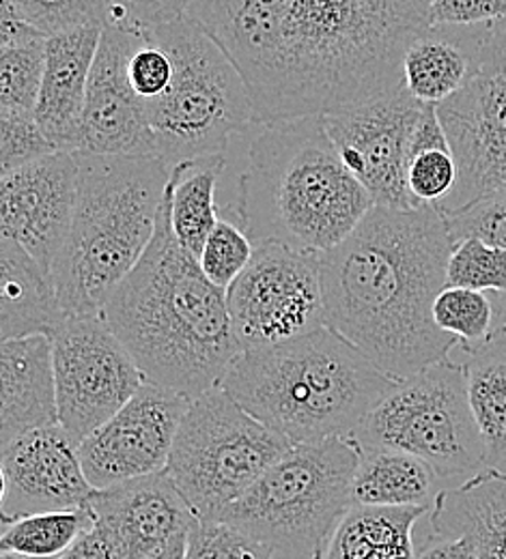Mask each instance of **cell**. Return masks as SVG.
I'll use <instances>...</instances> for the list:
<instances>
[{
	"label": "cell",
	"mask_w": 506,
	"mask_h": 559,
	"mask_svg": "<svg viewBox=\"0 0 506 559\" xmlns=\"http://www.w3.org/2000/svg\"><path fill=\"white\" fill-rule=\"evenodd\" d=\"M242 71L255 123L330 115L403 84L432 0H192Z\"/></svg>",
	"instance_id": "obj_1"
},
{
	"label": "cell",
	"mask_w": 506,
	"mask_h": 559,
	"mask_svg": "<svg viewBox=\"0 0 506 559\" xmlns=\"http://www.w3.org/2000/svg\"><path fill=\"white\" fill-rule=\"evenodd\" d=\"M455 239L432 205L373 207L358 228L321 254L326 323L390 379L450 357L459 341L434 321Z\"/></svg>",
	"instance_id": "obj_2"
},
{
	"label": "cell",
	"mask_w": 506,
	"mask_h": 559,
	"mask_svg": "<svg viewBox=\"0 0 506 559\" xmlns=\"http://www.w3.org/2000/svg\"><path fill=\"white\" fill-rule=\"evenodd\" d=\"M102 314L145 381L192 401L220 385L242 353L226 290L205 276L199 257L173 233L168 186L143 259L117 284Z\"/></svg>",
	"instance_id": "obj_3"
},
{
	"label": "cell",
	"mask_w": 506,
	"mask_h": 559,
	"mask_svg": "<svg viewBox=\"0 0 506 559\" xmlns=\"http://www.w3.org/2000/svg\"><path fill=\"white\" fill-rule=\"evenodd\" d=\"M373 207L323 115L270 123L250 142L237 219L255 243L279 239L323 254L341 246Z\"/></svg>",
	"instance_id": "obj_4"
},
{
	"label": "cell",
	"mask_w": 506,
	"mask_h": 559,
	"mask_svg": "<svg viewBox=\"0 0 506 559\" xmlns=\"http://www.w3.org/2000/svg\"><path fill=\"white\" fill-rule=\"evenodd\" d=\"M390 379L330 325L281 345L242 350L220 385L291 443L354 437Z\"/></svg>",
	"instance_id": "obj_5"
},
{
	"label": "cell",
	"mask_w": 506,
	"mask_h": 559,
	"mask_svg": "<svg viewBox=\"0 0 506 559\" xmlns=\"http://www.w3.org/2000/svg\"><path fill=\"white\" fill-rule=\"evenodd\" d=\"M78 153V201L52 280L68 314H102L153 239L170 179L160 157Z\"/></svg>",
	"instance_id": "obj_6"
},
{
	"label": "cell",
	"mask_w": 506,
	"mask_h": 559,
	"mask_svg": "<svg viewBox=\"0 0 506 559\" xmlns=\"http://www.w3.org/2000/svg\"><path fill=\"white\" fill-rule=\"evenodd\" d=\"M361 448L352 437L293 443L290 450L214 521L228 523L274 559H323L354 508Z\"/></svg>",
	"instance_id": "obj_7"
},
{
	"label": "cell",
	"mask_w": 506,
	"mask_h": 559,
	"mask_svg": "<svg viewBox=\"0 0 506 559\" xmlns=\"http://www.w3.org/2000/svg\"><path fill=\"white\" fill-rule=\"evenodd\" d=\"M173 59L168 88L146 102L157 157L170 168L208 155H226L228 142L255 123V104L235 61L195 20L149 33Z\"/></svg>",
	"instance_id": "obj_8"
},
{
	"label": "cell",
	"mask_w": 506,
	"mask_h": 559,
	"mask_svg": "<svg viewBox=\"0 0 506 559\" xmlns=\"http://www.w3.org/2000/svg\"><path fill=\"white\" fill-rule=\"evenodd\" d=\"M425 459L442 480L472 478L490 467L485 437L474 418L463 361L444 357L397 379L352 437Z\"/></svg>",
	"instance_id": "obj_9"
},
{
	"label": "cell",
	"mask_w": 506,
	"mask_h": 559,
	"mask_svg": "<svg viewBox=\"0 0 506 559\" xmlns=\"http://www.w3.org/2000/svg\"><path fill=\"white\" fill-rule=\"evenodd\" d=\"M291 445L287 437L248 414L222 385H216L190 403L177 430L166 474L199 521H214Z\"/></svg>",
	"instance_id": "obj_10"
},
{
	"label": "cell",
	"mask_w": 506,
	"mask_h": 559,
	"mask_svg": "<svg viewBox=\"0 0 506 559\" xmlns=\"http://www.w3.org/2000/svg\"><path fill=\"white\" fill-rule=\"evenodd\" d=\"M239 349L281 345L326 328L321 254L279 239L255 243L250 265L226 288Z\"/></svg>",
	"instance_id": "obj_11"
},
{
	"label": "cell",
	"mask_w": 506,
	"mask_h": 559,
	"mask_svg": "<svg viewBox=\"0 0 506 559\" xmlns=\"http://www.w3.org/2000/svg\"><path fill=\"white\" fill-rule=\"evenodd\" d=\"M437 115L459 168L455 192L435 207L448 215L506 188V20L492 22L476 70Z\"/></svg>",
	"instance_id": "obj_12"
},
{
	"label": "cell",
	"mask_w": 506,
	"mask_h": 559,
	"mask_svg": "<svg viewBox=\"0 0 506 559\" xmlns=\"http://www.w3.org/2000/svg\"><path fill=\"white\" fill-rule=\"evenodd\" d=\"M50 341L59 424L80 443L128 405L145 374L104 314H70Z\"/></svg>",
	"instance_id": "obj_13"
},
{
	"label": "cell",
	"mask_w": 506,
	"mask_h": 559,
	"mask_svg": "<svg viewBox=\"0 0 506 559\" xmlns=\"http://www.w3.org/2000/svg\"><path fill=\"white\" fill-rule=\"evenodd\" d=\"M423 108L425 102L399 86L323 115L330 139L375 207H421L410 192L408 170Z\"/></svg>",
	"instance_id": "obj_14"
},
{
	"label": "cell",
	"mask_w": 506,
	"mask_h": 559,
	"mask_svg": "<svg viewBox=\"0 0 506 559\" xmlns=\"http://www.w3.org/2000/svg\"><path fill=\"white\" fill-rule=\"evenodd\" d=\"M192 399L149 383L113 418L80 441V461L95 489L164 472Z\"/></svg>",
	"instance_id": "obj_15"
},
{
	"label": "cell",
	"mask_w": 506,
	"mask_h": 559,
	"mask_svg": "<svg viewBox=\"0 0 506 559\" xmlns=\"http://www.w3.org/2000/svg\"><path fill=\"white\" fill-rule=\"evenodd\" d=\"M78 153L57 151L2 175L0 230L52 276L78 201Z\"/></svg>",
	"instance_id": "obj_16"
},
{
	"label": "cell",
	"mask_w": 506,
	"mask_h": 559,
	"mask_svg": "<svg viewBox=\"0 0 506 559\" xmlns=\"http://www.w3.org/2000/svg\"><path fill=\"white\" fill-rule=\"evenodd\" d=\"M146 35L104 26L89 78L78 151L99 155L157 157L146 102L132 88L128 66Z\"/></svg>",
	"instance_id": "obj_17"
},
{
	"label": "cell",
	"mask_w": 506,
	"mask_h": 559,
	"mask_svg": "<svg viewBox=\"0 0 506 559\" xmlns=\"http://www.w3.org/2000/svg\"><path fill=\"white\" fill-rule=\"evenodd\" d=\"M2 450V525L15 519L89 508L95 487L89 483L80 443L61 426L31 430Z\"/></svg>",
	"instance_id": "obj_18"
},
{
	"label": "cell",
	"mask_w": 506,
	"mask_h": 559,
	"mask_svg": "<svg viewBox=\"0 0 506 559\" xmlns=\"http://www.w3.org/2000/svg\"><path fill=\"white\" fill-rule=\"evenodd\" d=\"M89 508L117 559L155 558L199 521L166 469L95 489Z\"/></svg>",
	"instance_id": "obj_19"
},
{
	"label": "cell",
	"mask_w": 506,
	"mask_h": 559,
	"mask_svg": "<svg viewBox=\"0 0 506 559\" xmlns=\"http://www.w3.org/2000/svg\"><path fill=\"white\" fill-rule=\"evenodd\" d=\"M59 424L55 353L50 336L2 341L0 347V448Z\"/></svg>",
	"instance_id": "obj_20"
},
{
	"label": "cell",
	"mask_w": 506,
	"mask_h": 559,
	"mask_svg": "<svg viewBox=\"0 0 506 559\" xmlns=\"http://www.w3.org/2000/svg\"><path fill=\"white\" fill-rule=\"evenodd\" d=\"M104 26L48 35L37 121L61 151H78L89 78Z\"/></svg>",
	"instance_id": "obj_21"
},
{
	"label": "cell",
	"mask_w": 506,
	"mask_h": 559,
	"mask_svg": "<svg viewBox=\"0 0 506 559\" xmlns=\"http://www.w3.org/2000/svg\"><path fill=\"white\" fill-rule=\"evenodd\" d=\"M439 538L468 540L479 559H506V472L485 467L459 487L442 489L429 508Z\"/></svg>",
	"instance_id": "obj_22"
},
{
	"label": "cell",
	"mask_w": 506,
	"mask_h": 559,
	"mask_svg": "<svg viewBox=\"0 0 506 559\" xmlns=\"http://www.w3.org/2000/svg\"><path fill=\"white\" fill-rule=\"evenodd\" d=\"M490 24H432L405 52L403 84L425 104H442L476 70Z\"/></svg>",
	"instance_id": "obj_23"
},
{
	"label": "cell",
	"mask_w": 506,
	"mask_h": 559,
	"mask_svg": "<svg viewBox=\"0 0 506 559\" xmlns=\"http://www.w3.org/2000/svg\"><path fill=\"white\" fill-rule=\"evenodd\" d=\"M70 319L52 276L13 239H0V338L55 336Z\"/></svg>",
	"instance_id": "obj_24"
},
{
	"label": "cell",
	"mask_w": 506,
	"mask_h": 559,
	"mask_svg": "<svg viewBox=\"0 0 506 559\" xmlns=\"http://www.w3.org/2000/svg\"><path fill=\"white\" fill-rule=\"evenodd\" d=\"M354 474V506H427L437 497L442 480L434 467L405 450L386 445H361Z\"/></svg>",
	"instance_id": "obj_25"
},
{
	"label": "cell",
	"mask_w": 506,
	"mask_h": 559,
	"mask_svg": "<svg viewBox=\"0 0 506 559\" xmlns=\"http://www.w3.org/2000/svg\"><path fill=\"white\" fill-rule=\"evenodd\" d=\"M425 514L427 506H354L323 559H414V525Z\"/></svg>",
	"instance_id": "obj_26"
},
{
	"label": "cell",
	"mask_w": 506,
	"mask_h": 559,
	"mask_svg": "<svg viewBox=\"0 0 506 559\" xmlns=\"http://www.w3.org/2000/svg\"><path fill=\"white\" fill-rule=\"evenodd\" d=\"M224 168L226 155H208L177 164L170 170V226L177 241L195 257H201L220 222L216 188Z\"/></svg>",
	"instance_id": "obj_27"
},
{
	"label": "cell",
	"mask_w": 506,
	"mask_h": 559,
	"mask_svg": "<svg viewBox=\"0 0 506 559\" xmlns=\"http://www.w3.org/2000/svg\"><path fill=\"white\" fill-rule=\"evenodd\" d=\"M463 353L470 405L487 443L490 467H501L506 456V325Z\"/></svg>",
	"instance_id": "obj_28"
},
{
	"label": "cell",
	"mask_w": 506,
	"mask_h": 559,
	"mask_svg": "<svg viewBox=\"0 0 506 559\" xmlns=\"http://www.w3.org/2000/svg\"><path fill=\"white\" fill-rule=\"evenodd\" d=\"M95 527L91 508L39 512L2 525L0 551L31 558L52 559Z\"/></svg>",
	"instance_id": "obj_29"
},
{
	"label": "cell",
	"mask_w": 506,
	"mask_h": 559,
	"mask_svg": "<svg viewBox=\"0 0 506 559\" xmlns=\"http://www.w3.org/2000/svg\"><path fill=\"white\" fill-rule=\"evenodd\" d=\"M46 39L0 46V115H35L46 68Z\"/></svg>",
	"instance_id": "obj_30"
},
{
	"label": "cell",
	"mask_w": 506,
	"mask_h": 559,
	"mask_svg": "<svg viewBox=\"0 0 506 559\" xmlns=\"http://www.w3.org/2000/svg\"><path fill=\"white\" fill-rule=\"evenodd\" d=\"M435 325L468 350L485 343L494 332V306L483 290L446 286L434 304Z\"/></svg>",
	"instance_id": "obj_31"
},
{
	"label": "cell",
	"mask_w": 506,
	"mask_h": 559,
	"mask_svg": "<svg viewBox=\"0 0 506 559\" xmlns=\"http://www.w3.org/2000/svg\"><path fill=\"white\" fill-rule=\"evenodd\" d=\"M228 215V210L220 215V222L199 257L205 276L224 290L242 276L255 257V241L248 237L239 219L235 222Z\"/></svg>",
	"instance_id": "obj_32"
},
{
	"label": "cell",
	"mask_w": 506,
	"mask_h": 559,
	"mask_svg": "<svg viewBox=\"0 0 506 559\" xmlns=\"http://www.w3.org/2000/svg\"><path fill=\"white\" fill-rule=\"evenodd\" d=\"M446 286L506 295V250L481 239H461L448 259Z\"/></svg>",
	"instance_id": "obj_33"
},
{
	"label": "cell",
	"mask_w": 506,
	"mask_h": 559,
	"mask_svg": "<svg viewBox=\"0 0 506 559\" xmlns=\"http://www.w3.org/2000/svg\"><path fill=\"white\" fill-rule=\"evenodd\" d=\"M22 20L46 35L84 26H106L108 0H4Z\"/></svg>",
	"instance_id": "obj_34"
},
{
	"label": "cell",
	"mask_w": 506,
	"mask_h": 559,
	"mask_svg": "<svg viewBox=\"0 0 506 559\" xmlns=\"http://www.w3.org/2000/svg\"><path fill=\"white\" fill-rule=\"evenodd\" d=\"M188 559H274L272 554L222 521H197L188 534Z\"/></svg>",
	"instance_id": "obj_35"
},
{
	"label": "cell",
	"mask_w": 506,
	"mask_h": 559,
	"mask_svg": "<svg viewBox=\"0 0 506 559\" xmlns=\"http://www.w3.org/2000/svg\"><path fill=\"white\" fill-rule=\"evenodd\" d=\"M459 168L452 148H429L412 157L408 186L419 205H442L457 188Z\"/></svg>",
	"instance_id": "obj_36"
},
{
	"label": "cell",
	"mask_w": 506,
	"mask_h": 559,
	"mask_svg": "<svg viewBox=\"0 0 506 559\" xmlns=\"http://www.w3.org/2000/svg\"><path fill=\"white\" fill-rule=\"evenodd\" d=\"M61 151L48 139L37 115H0V173Z\"/></svg>",
	"instance_id": "obj_37"
},
{
	"label": "cell",
	"mask_w": 506,
	"mask_h": 559,
	"mask_svg": "<svg viewBox=\"0 0 506 559\" xmlns=\"http://www.w3.org/2000/svg\"><path fill=\"white\" fill-rule=\"evenodd\" d=\"M450 235L461 239H481L506 250V188L496 190L476 203L446 215Z\"/></svg>",
	"instance_id": "obj_38"
},
{
	"label": "cell",
	"mask_w": 506,
	"mask_h": 559,
	"mask_svg": "<svg viewBox=\"0 0 506 559\" xmlns=\"http://www.w3.org/2000/svg\"><path fill=\"white\" fill-rule=\"evenodd\" d=\"M108 24L149 35L190 15L192 0H108Z\"/></svg>",
	"instance_id": "obj_39"
},
{
	"label": "cell",
	"mask_w": 506,
	"mask_h": 559,
	"mask_svg": "<svg viewBox=\"0 0 506 559\" xmlns=\"http://www.w3.org/2000/svg\"><path fill=\"white\" fill-rule=\"evenodd\" d=\"M128 75H130L132 88L145 102H151L168 88L173 80V59L160 44H155L146 35L145 41L134 50L130 59Z\"/></svg>",
	"instance_id": "obj_40"
},
{
	"label": "cell",
	"mask_w": 506,
	"mask_h": 559,
	"mask_svg": "<svg viewBox=\"0 0 506 559\" xmlns=\"http://www.w3.org/2000/svg\"><path fill=\"white\" fill-rule=\"evenodd\" d=\"M506 20V0H432V24H490Z\"/></svg>",
	"instance_id": "obj_41"
},
{
	"label": "cell",
	"mask_w": 506,
	"mask_h": 559,
	"mask_svg": "<svg viewBox=\"0 0 506 559\" xmlns=\"http://www.w3.org/2000/svg\"><path fill=\"white\" fill-rule=\"evenodd\" d=\"M414 559H479V556L463 538H439L432 534Z\"/></svg>",
	"instance_id": "obj_42"
},
{
	"label": "cell",
	"mask_w": 506,
	"mask_h": 559,
	"mask_svg": "<svg viewBox=\"0 0 506 559\" xmlns=\"http://www.w3.org/2000/svg\"><path fill=\"white\" fill-rule=\"evenodd\" d=\"M52 559H117L97 527L82 534L68 551Z\"/></svg>",
	"instance_id": "obj_43"
},
{
	"label": "cell",
	"mask_w": 506,
	"mask_h": 559,
	"mask_svg": "<svg viewBox=\"0 0 506 559\" xmlns=\"http://www.w3.org/2000/svg\"><path fill=\"white\" fill-rule=\"evenodd\" d=\"M151 559H188V534L179 536L168 549Z\"/></svg>",
	"instance_id": "obj_44"
},
{
	"label": "cell",
	"mask_w": 506,
	"mask_h": 559,
	"mask_svg": "<svg viewBox=\"0 0 506 559\" xmlns=\"http://www.w3.org/2000/svg\"><path fill=\"white\" fill-rule=\"evenodd\" d=\"M0 559H42V558H31V556H22V554H2Z\"/></svg>",
	"instance_id": "obj_45"
}]
</instances>
